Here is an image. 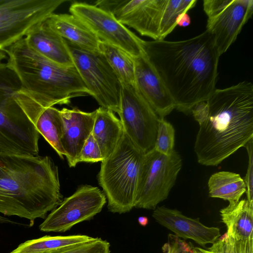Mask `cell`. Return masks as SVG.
<instances>
[{
	"instance_id": "6da1fadb",
	"label": "cell",
	"mask_w": 253,
	"mask_h": 253,
	"mask_svg": "<svg viewBox=\"0 0 253 253\" xmlns=\"http://www.w3.org/2000/svg\"><path fill=\"white\" fill-rule=\"evenodd\" d=\"M144 49L178 111L189 113L216 89L220 55L207 30L182 41H145Z\"/></svg>"
},
{
	"instance_id": "7a4b0ae2",
	"label": "cell",
	"mask_w": 253,
	"mask_h": 253,
	"mask_svg": "<svg viewBox=\"0 0 253 253\" xmlns=\"http://www.w3.org/2000/svg\"><path fill=\"white\" fill-rule=\"evenodd\" d=\"M206 102L208 117L194 150L200 164L217 166L253 139V84L245 81L215 89Z\"/></svg>"
},
{
	"instance_id": "3957f363",
	"label": "cell",
	"mask_w": 253,
	"mask_h": 253,
	"mask_svg": "<svg viewBox=\"0 0 253 253\" xmlns=\"http://www.w3.org/2000/svg\"><path fill=\"white\" fill-rule=\"evenodd\" d=\"M62 201L58 167L48 156L0 153V212L31 222Z\"/></svg>"
},
{
	"instance_id": "277c9868",
	"label": "cell",
	"mask_w": 253,
	"mask_h": 253,
	"mask_svg": "<svg viewBox=\"0 0 253 253\" xmlns=\"http://www.w3.org/2000/svg\"><path fill=\"white\" fill-rule=\"evenodd\" d=\"M4 50L7 64L17 75L22 88L44 108L68 105L72 98L90 95L75 66L50 61L31 49L24 38Z\"/></svg>"
},
{
	"instance_id": "5b68a950",
	"label": "cell",
	"mask_w": 253,
	"mask_h": 253,
	"mask_svg": "<svg viewBox=\"0 0 253 253\" xmlns=\"http://www.w3.org/2000/svg\"><path fill=\"white\" fill-rule=\"evenodd\" d=\"M45 109L25 91L7 63L0 62V153L38 155L36 125Z\"/></svg>"
},
{
	"instance_id": "8992f818",
	"label": "cell",
	"mask_w": 253,
	"mask_h": 253,
	"mask_svg": "<svg viewBox=\"0 0 253 253\" xmlns=\"http://www.w3.org/2000/svg\"><path fill=\"white\" fill-rule=\"evenodd\" d=\"M144 155L124 132L113 153L101 162L97 179L110 212L124 213L134 208Z\"/></svg>"
},
{
	"instance_id": "52a82bcc",
	"label": "cell",
	"mask_w": 253,
	"mask_h": 253,
	"mask_svg": "<svg viewBox=\"0 0 253 253\" xmlns=\"http://www.w3.org/2000/svg\"><path fill=\"white\" fill-rule=\"evenodd\" d=\"M197 0H108L106 11L122 24L154 41L164 40L177 26L179 16L193 8Z\"/></svg>"
},
{
	"instance_id": "ba28073f",
	"label": "cell",
	"mask_w": 253,
	"mask_h": 253,
	"mask_svg": "<svg viewBox=\"0 0 253 253\" xmlns=\"http://www.w3.org/2000/svg\"><path fill=\"white\" fill-rule=\"evenodd\" d=\"M182 166L181 157L175 150L169 155L154 149L144 154L134 208L154 210L167 199Z\"/></svg>"
},
{
	"instance_id": "9c48e42d",
	"label": "cell",
	"mask_w": 253,
	"mask_h": 253,
	"mask_svg": "<svg viewBox=\"0 0 253 253\" xmlns=\"http://www.w3.org/2000/svg\"><path fill=\"white\" fill-rule=\"evenodd\" d=\"M74 66L100 107L118 113L122 85L100 52L83 49L66 41Z\"/></svg>"
},
{
	"instance_id": "30bf717a",
	"label": "cell",
	"mask_w": 253,
	"mask_h": 253,
	"mask_svg": "<svg viewBox=\"0 0 253 253\" xmlns=\"http://www.w3.org/2000/svg\"><path fill=\"white\" fill-rule=\"evenodd\" d=\"M66 0H0V49L25 37Z\"/></svg>"
},
{
	"instance_id": "8fae6325",
	"label": "cell",
	"mask_w": 253,
	"mask_h": 253,
	"mask_svg": "<svg viewBox=\"0 0 253 253\" xmlns=\"http://www.w3.org/2000/svg\"><path fill=\"white\" fill-rule=\"evenodd\" d=\"M118 115L125 134L145 154L154 149L160 118L134 85H122Z\"/></svg>"
},
{
	"instance_id": "7c38bea8",
	"label": "cell",
	"mask_w": 253,
	"mask_h": 253,
	"mask_svg": "<svg viewBox=\"0 0 253 253\" xmlns=\"http://www.w3.org/2000/svg\"><path fill=\"white\" fill-rule=\"evenodd\" d=\"M206 30L212 36L220 55L236 40L253 13V0H204Z\"/></svg>"
},
{
	"instance_id": "4fadbf2b",
	"label": "cell",
	"mask_w": 253,
	"mask_h": 253,
	"mask_svg": "<svg viewBox=\"0 0 253 253\" xmlns=\"http://www.w3.org/2000/svg\"><path fill=\"white\" fill-rule=\"evenodd\" d=\"M70 13L82 21L99 39L117 46L134 57L145 53V41L120 23L111 13L95 5L75 2Z\"/></svg>"
},
{
	"instance_id": "5bb4252c",
	"label": "cell",
	"mask_w": 253,
	"mask_h": 253,
	"mask_svg": "<svg viewBox=\"0 0 253 253\" xmlns=\"http://www.w3.org/2000/svg\"><path fill=\"white\" fill-rule=\"evenodd\" d=\"M106 203L103 191L89 185L80 186L46 217L41 231L65 232L76 224L93 218Z\"/></svg>"
},
{
	"instance_id": "9a60e30c",
	"label": "cell",
	"mask_w": 253,
	"mask_h": 253,
	"mask_svg": "<svg viewBox=\"0 0 253 253\" xmlns=\"http://www.w3.org/2000/svg\"><path fill=\"white\" fill-rule=\"evenodd\" d=\"M135 86L160 118L175 109V104L146 52L134 57Z\"/></svg>"
},
{
	"instance_id": "2e32d148",
	"label": "cell",
	"mask_w": 253,
	"mask_h": 253,
	"mask_svg": "<svg viewBox=\"0 0 253 253\" xmlns=\"http://www.w3.org/2000/svg\"><path fill=\"white\" fill-rule=\"evenodd\" d=\"M152 216L179 238L191 239L203 248L213 244L221 236L219 228L207 226L199 218L189 217L176 209L158 207L154 210Z\"/></svg>"
},
{
	"instance_id": "e0dca14e",
	"label": "cell",
	"mask_w": 253,
	"mask_h": 253,
	"mask_svg": "<svg viewBox=\"0 0 253 253\" xmlns=\"http://www.w3.org/2000/svg\"><path fill=\"white\" fill-rule=\"evenodd\" d=\"M60 112L63 123L61 144L69 166L75 167L84 143L92 133L96 111L86 112L75 107L63 108Z\"/></svg>"
},
{
	"instance_id": "ac0fdd59",
	"label": "cell",
	"mask_w": 253,
	"mask_h": 253,
	"mask_svg": "<svg viewBox=\"0 0 253 253\" xmlns=\"http://www.w3.org/2000/svg\"><path fill=\"white\" fill-rule=\"evenodd\" d=\"M24 38L31 49L50 61L61 66H74L66 40L45 21L33 27Z\"/></svg>"
},
{
	"instance_id": "d6986e66",
	"label": "cell",
	"mask_w": 253,
	"mask_h": 253,
	"mask_svg": "<svg viewBox=\"0 0 253 253\" xmlns=\"http://www.w3.org/2000/svg\"><path fill=\"white\" fill-rule=\"evenodd\" d=\"M45 22L61 37L79 47L100 52V40L79 18L73 14H51Z\"/></svg>"
},
{
	"instance_id": "ffe728a7",
	"label": "cell",
	"mask_w": 253,
	"mask_h": 253,
	"mask_svg": "<svg viewBox=\"0 0 253 253\" xmlns=\"http://www.w3.org/2000/svg\"><path fill=\"white\" fill-rule=\"evenodd\" d=\"M96 111L92 134L99 147L104 160L115 151L124 130L120 120L112 111L102 107Z\"/></svg>"
},
{
	"instance_id": "44dd1931",
	"label": "cell",
	"mask_w": 253,
	"mask_h": 253,
	"mask_svg": "<svg viewBox=\"0 0 253 253\" xmlns=\"http://www.w3.org/2000/svg\"><path fill=\"white\" fill-rule=\"evenodd\" d=\"M220 214L228 237L235 240L253 238V204L247 199L229 204Z\"/></svg>"
},
{
	"instance_id": "7402d4cb",
	"label": "cell",
	"mask_w": 253,
	"mask_h": 253,
	"mask_svg": "<svg viewBox=\"0 0 253 253\" xmlns=\"http://www.w3.org/2000/svg\"><path fill=\"white\" fill-rule=\"evenodd\" d=\"M210 197L222 199L229 204L238 202L246 192V186L240 175L233 172L221 171L212 174L208 183Z\"/></svg>"
},
{
	"instance_id": "603a6c76",
	"label": "cell",
	"mask_w": 253,
	"mask_h": 253,
	"mask_svg": "<svg viewBox=\"0 0 253 253\" xmlns=\"http://www.w3.org/2000/svg\"><path fill=\"white\" fill-rule=\"evenodd\" d=\"M99 51L104 55L122 85L135 84L134 57L124 50L100 41Z\"/></svg>"
},
{
	"instance_id": "cb8c5ba5",
	"label": "cell",
	"mask_w": 253,
	"mask_h": 253,
	"mask_svg": "<svg viewBox=\"0 0 253 253\" xmlns=\"http://www.w3.org/2000/svg\"><path fill=\"white\" fill-rule=\"evenodd\" d=\"M36 128L48 143L63 159L66 153L61 140L63 132V123L60 110L52 106L45 108L41 114L37 123Z\"/></svg>"
},
{
	"instance_id": "d4e9b609",
	"label": "cell",
	"mask_w": 253,
	"mask_h": 253,
	"mask_svg": "<svg viewBox=\"0 0 253 253\" xmlns=\"http://www.w3.org/2000/svg\"><path fill=\"white\" fill-rule=\"evenodd\" d=\"M93 238L84 235L45 236L38 239L27 241L20 244L10 253H42L64 246L89 241Z\"/></svg>"
},
{
	"instance_id": "484cf974",
	"label": "cell",
	"mask_w": 253,
	"mask_h": 253,
	"mask_svg": "<svg viewBox=\"0 0 253 253\" xmlns=\"http://www.w3.org/2000/svg\"><path fill=\"white\" fill-rule=\"evenodd\" d=\"M42 253H110V243L100 238L59 248Z\"/></svg>"
},
{
	"instance_id": "4316f807",
	"label": "cell",
	"mask_w": 253,
	"mask_h": 253,
	"mask_svg": "<svg viewBox=\"0 0 253 253\" xmlns=\"http://www.w3.org/2000/svg\"><path fill=\"white\" fill-rule=\"evenodd\" d=\"M175 129L172 125L164 118H160L154 149L166 155L174 151Z\"/></svg>"
},
{
	"instance_id": "83f0119b",
	"label": "cell",
	"mask_w": 253,
	"mask_h": 253,
	"mask_svg": "<svg viewBox=\"0 0 253 253\" xmlns=\"http://www.w3.org/2000/svg\"><path fill=\"white\" fill-rule=\"evenodd\" d=\"M103 160L99 147L91 133L84 143L77 159L76 163H95Z\"/></svg>"
},
{
	"instance_id": "f1b7e54d",
	"label": "cell",
	"mask_w": 253,
	"mask_h": 253,
	"mask_svg": "<svg viewBox=\"0 0 253 253\" xmlns=\"http://www.w3.org/2000/svg\"><path fill=\"white\" fill-rule=\"evenodd\" d=\"M194 246L191 242L187 243L175 235L170 234L168 241L162 247L163 253H194Z\"/></svg>"
},
{
	"instance_id": "f546056e",
	"label": "cell",
	"mask_w": 253,
	"mask_h": 253,
	"mask_svg": "<svg viewBox=\"0 0 253 253\" xmlns=\"http://www.w3.org/2000/svg\"><path fill=\"white\" fill-rule=\"evenodd\" d=\"M244 147L247 151L248 165L247 173L243 179L246 186L247 199L251 204H253V139Z\"/></svg>"
},
{
	"instance_id": "4dcf8cb0",
	"label": "cell",
	"mask_w": 253,
	"mask_h": 253,
	"mask_svg": "<svg viewBox=\"0 0 253 253\" xmlns=\"http://www.w3.org/2000/svg\"><path fill=\"white\" fill-rule=\"evenodd\" d=\"M195 120L199 125H203L208 117V108L206 101L196 104L191 110Z\"/></svg>"
},
{
	"instance_id": "1f68e13d",
	"label": "cell",
	"mask_w": 253,
	"mask_h": 253,
	"mask_svg": "<svg viewBox=\"0 0 253 253\" xmlns=\"http://www.w3.org/2000/svg\"><path fill=\"white\" fill-rule=\"evenodd\" d=\"M235 253H253V238L235 240L234 239Z\"/></svg>"
},
{
	"instance_id": "d6a6232c",
	"label": "cell",
	"mask_w": 253,
	"mask_h": 253,
	"mask_svg": "<svg viewBox=\"0 0 253 253\" xmlns=\"http://www.w3.org/2000/svg\"><path fill=\"white\" fill-rule=\"evenodd\" d=\"M190 17L188 14L186 13L182 14L179 16L177 21V25L180 27H186L190 25Z\"/></svg>"
},
{
	"instance_id": "836d02e7",
	"label": "cell",
	"mask_w": 253,
	"mask_h": 253,
	"mask_svg": "<svg viewBox=\"0 0 253 253\" xmlns=\"http://www.w3.org/2000/svg\"><path fill=\"white\" fill-rule=\"evenodd\" d=\"M138 222L140 225L145 226L148 224L149 220L146 216H141L138 218Z\"/></svg>"
},
{
	"instance_id": "e575fe53",
	"label": "cell",
	"mask_w": 253,
	"mask_h": 253,
	"mask_svg": "<svg viewBox=\"0 0 253 253\" xmlns=\"http://www.w3.org/2000/svg\"><path fill=\"white\" fill-rule=\"evenodd\" d=\"M7 57V54L4 49H0V62Z\"/></svg>"
},
{
	"instance_id": "d590c367",
	"label": "cell",
	"mask_w": 253,
	"mask_h": 253,
	"mask_svg": "<svg viewBox=\"0 0 253 253\" xmlns=\"http://www.w3.org/2000/svg\"><path fill=\"white\" fill-rule=\"evenodd\" d=\"M13 222L9 219L0 215V223H12Z\"/></svg>"
}]
</instances>
